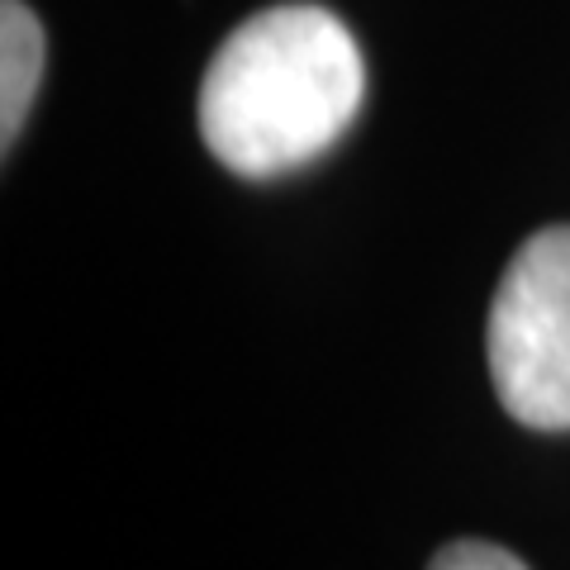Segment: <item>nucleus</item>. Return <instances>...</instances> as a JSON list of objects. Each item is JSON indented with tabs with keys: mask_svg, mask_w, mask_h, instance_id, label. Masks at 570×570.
I'll use <instances>...</instances> for the list:
<instances>
[{
	"mask_svg": "<svg viewBox=\"0 0 570 570\" xmlns=\"http://www.w3.org/2000/svg\"><path fill=\"white\" fill-rule=\"evenodd\" d=\"M499 404L523 428H570V224L542 228L513 253L485 328Z\"/></svg>",
	"mask_w": 570,
	"mask_h": 570,
	"instance_id": "2",
	"label": "nucleus"
},
{
	"mask_svg": "<svg viewBox=\"0 0 570 570\" xmlns=\"http://www.w3.org/2000/svg\"><path fill=\"white\" fill-rule=\"evenodd\" d=\"M366 100V62L352 29L324 6H272L243 20L205 67L200 138L247 176L309 167L352 129Z\"/></svg>",
	"mask_w": 570,
	"mask_h": 570,
	"instance_id": "1",
	"label": "nucleus"
},
{
	"mask_svg": "<svg viewBox=\"0 0 570 570\" xmlns=\"http://www.w3.org/2000/svg\"><path fill=\"white\" fill-rule=\"evenodd\" d=\"M43 58H48V39L43 24L24 0H6L0 6V142L6 153L14 148L24 119L33 110L43 81Z\"/></svg>",
	"mask_w": 570,
	"mask_h": 570,
	"instance_id": "3",
	"label": "nucleus"
},
{
	"mask_svg": "<svg viewBox=\"0 0 570 570\" xmlns=\"http://www.w3.org/2000/svg\"><path fill=\"white\" fill-rule=\"evenodd\" d=\"M428 570H528L513 551L494 547V542H480V538H461V542H448L438 551Z\"/></svg>",
	"mask_w": 570,
	"mask_h": 570,
	"instance_id": "4",
	"label": "nucleus"
}]
</instances>
